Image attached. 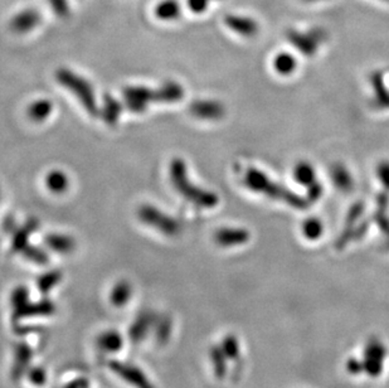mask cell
<instances>
[{"label": "cell", "mask_w": 389, "mask_h": 388, "mask_svg": "<svg viewBox=\"0 0 389 388\" xmlns=\"http://www.w3.org/2000/svg\"><path fill=\"white\" fill-rule=\"evenodd\" d=\"M295 181L304 187H311L316 183L315 168L308 161H299L294 168Z\"/></svg>", "instance_id": "16"}, {"label": "cell", "mask_w": 389, "mask_h": 388, "mask_svg": "<svg viewBox=\"0 0 389 388\" xmlns=\"http://www.w3.org/2000/svg\"><path fill=\"white\" fill-rule=\"evenodd\" d=\"M138 217L141 222H144L147 226L158 229L165 236L174 237L180 232V225L179 222L168 216L167 213L162 212L159 208L151 205H143L138 210Z\"/></svg>", "instance_id": "4"}, {"label": "cell", "mask_w": 389, "mask_h": 388, "mask_svg": "<svg viewBox=\"0 0 389 388\" xmlns=\"http://www.w3.org/2000/svg\"><path fill=\"white\" fill-rule=\"evenodd\" d=\"M22 254L25 258H28L30 261L36 263L37 265L47 264V261H48V256H47V254L44 252L43 249H38V247H34V246H30V245H28L25 249H23Z\"/></svg>", "instance_id": "31"}, {"label": "cell", "mask_w": 389, "mask_h": 388, "mask_svg": "<svg viewBox=\"0 0 389 388\" xmlns=\"http://www.w3.org/2000/svg\"><path fill=\"white\" fill-rule=\"evenodd\" d=\"M209 358L213 365V371L217 378H224L227 374V365H226V354L222 351L220 345H215L209 351Z\"/></svg>", "instance_id": "25"}, {"label": "cell", "mask_w": 389, "mask_h": 388, "mask_svg": "<svg viewBox=\"0 0 389 388\" xmlns=\"http://www.w3.org/2000/svg\"><path fill=\"white\" fill-rule=\"evenodd\" d=\"M32 349L27 345H19L15 351L14 367H13V374L17 377H21L23 372L27 369V367L32 360Z\"/></svg>", "instance_id": "20"}, {"label": "cell", "mask_w": 389, "mask_h": 388, "mask_svg": "<svg viewBox=\"0 0 389 388\" xmlns=\"http://www.w3.org/2000/svg\"><path fill=\"white\" fill-rule=\"evenodd\" d=\"M63 388H90V382L86 378H77L74 381L68 382Z\"/></svg>", "instance_id": "38"}, {"label": "cell", "mask_w": 389, "mask_h": 388, "mask_svg": "<svg viewBox=\"0 0 389 388\" xmlns=\"http://www.w3.org/2000/svg\"><path fill=\"white\" fill-rule=\"evenodd\" d=\"M290 41L305 56H314L315 54L316 50H317V44L315 43L314 39H310V38L305 37V36H300V34L293 33L290 36Z\"/></svg>", "instance_id": "28"}, {"label": "cell", "mask_w": 389, "mask_h": 388, "mask_svg": "<svg viewBox=\"0 0 389 388\" xmlns=\"http://www.w3.org/2000/svg\"><path fill=\"white\" fill-rule=\"evenodd\" d=\"M56 80L61 86L67 88L74 94V97L80 101L83 109L87 111L91 116L98 114V108L96 103L95 92L91 83L81 76L74 74L68 68H59L56 71Z\"/></svg>", "instance_id": "3"}, {"label": "cell", "mask_w": 389, "mask_h": 388, "mask_svg": "<svg viewBox=\"0 0 389 388\" xmlns=\"http://www.w3.org/2000/svg\"><path fill=\"white\" fill-rule=\"evenodd\" d=\"M44 243L54 252L67 255L71 254L76 249V241L74 237L67 234H51L45 236Z\"/></svg>", "instance_id": "12"}, {"label": "cell", "mask_w": 389, "mask_h": 388, "mask_svg": "<svg viewBox=\"0 0 389 388\" xmlns=\"http://www.w3.org/2000/svg\"><path fill=\"white\" fill-rule=\"evenodd\" d=\"M244 184L251 191L257 192L272 199L282 201L286 205H293L295 208L304 210L308 207V202L304 198L296 196L294 192H290L282 185L272 182L264 172L256 168L247 169L244 176Z\"/></svg>", "instance_id": "2"}, {"label": "cell", "mask_w": 389, "mask_h": 388, "mask_svg": "<svg viewBox=\"0 0 389 388\" xmlns=\"http://www.w3.org/2000/svg\"><path fill=\"white\" fill-rule=\"evenodd\" d=\"M324 232V225L322 221L316 217H310L308 220L304 221L302 225V234L311 241L319 240Z\"/></svg>", "instance_id": "27"}, {"label": "cell", "mask_w": 389, "mask_h": 388, "mask_svg": "<svg viewBox=\"0 0 389 388\" xmlns=\"http://www.w3.org/2000/svg\"><path fill=\"white\" fill-rule=\"evenodd\" d=\"M30 300V293L27 290L25 286H18L15 287L10 296V303L13 305V308L18 309L25 305Z\"/></svg>", "instance_id": "32"}, {"label": "cell", "mask_w": 389, "mask_h": 388, "mask_svg": "<svg viewBox=\"0 0 389 388\" xmlns=\"http://www.w3.org/2000/svg\"><path fill=\"white\" fill-rule=\"evenodd\" d=\"M228 24L231 28L242 34V36H253L256 33V24L253 22H250V21H244V19H240V18H231L228 19Z\"/></svg>", "instance_id": "29"}, {"label": "cell", "mask_w": 389, "mask_h": 388, "mask_svg": "<svg viewBox=\"0 0 389 388\" xmlns=\"http://www.w3.org/2000/svg\"><path fill=\"white\" fill-rule=\"evenodd\" d=\"M297 61L290 53H280L273 59V68L281 76H290L295 72Z\"/></svg>", "instance_id": "19"}, {"label": "cell", "mask_w": 389, "mask_h": 388, "mask_svg": "<svg viewBox=\"0 0 389 388\" xmlns=\"http://www.w3.org/2000/svg\"><path fill=\"white\" fill-rule=\"evenodd\" d=\"M170 179L178 193L183 196L187 201L193 205H198L202 208H213L218 205V197L213 192L202 190L197 185L191 183L188 178L185 161L180 158H174L169 167Z\"/></svg>", "instance_id": "1"}, {"label": "cell", "mask_w": 389, "mask_h": 388, "mask_svg": "<svg viewBox=\"0 0 389 388\" xmlns=\"http://www.w3.org/2000/svg\"><path fill=\"white\" fill-rule=\"evenodd\" d=\"M30 381L36 386H43L47 381V374L42 367H34L32 368L28 374Z\"/></svg>", "instance_id": "33"}, {"label": "cell", "mask_w": 389, "mask_h": 388, "mask_svg": "<svg viewBox=\"0 0 389 388\" xmlns=\"http://www.w3.org/2000/svg\"><path fill=\"white\" fill-rule=\"evenodd\" d=\"M189 111L202 120H220L226 115L224 105L215 100H197L189 106Z\"/></svg>", "instance_id": "8"}, {"label": "cell", "mask_w": 389, "mask_h": 388, "mask_svg": "<svg viewBox=\"0 0 389 388\" xmlns=\"http://www.w3.org/2000/svg\"><path fill=\"white\" fill-rule=\"evenodd\" d=\"M346 369H348L350 374H354V376H358V374L364 372L361 360H358L357 358L348 359V362H346Z\"/></svg>", "instance_id": "36"}, {"label": "cell", "mask_w": 389, "mask_h": 388, "mask_svg": "<svg viewBox=\"0 0 389 388\" xmlns=\"http://www.w3.org/2000/svg\"><path fill=\"white\" fill-rule=\"evenodd\" d=\"M372 85L375 88V105L379 109H389V91L383 82L382 76L379 74H373Z\"/></svg>", "instance_id": "24"}, {"label": "cell", "mask_w": 389, "mask_h": 388, "mask_svg": "<svg viewBox=\"0 0 389 388\" xmlns=\"http://www.w3.org/2000/svg\"><path fill=\"white\" fill-rule=\"evenodd\" d=\"M387 357V349L378 339H370L364 348V358L361 360L364 372L370 377H378L382 374L383 363Z\"/></svg>", "instance_id": "6"}, {"label": "cell", "mask_w": 389, "mask_h": 388, "mask_svg": "<svg viewBox=\"0 0 389 388\" xmlns=\"http://www.w3.org/2000/svg\"><path fill=\"white\" fill-rule=\"evenodd\" d=\"M109 368L114 374L134 388H155L154 383L150 381L147 374L132 363L114 359L109 362Z\"/></svg>", "instance_id": "5"}, {"label": "cell", "mask_w": 389, "mask_h": 388, "mask_svg": "<svg viewBox=\"0 0 389 388\" xmlns=\"http://www.w3.org/2000/svg\"><path fill=\"white\" fill-rule=\"evenodd\" d=\"M151 324V316L149 314H141L138 319L132 323V328L129 329V337L132 338V342H141L147 337V330Z\"/></svg>", "instance_id": "22"}, {"label": "cell", "mask_w": 389, "mask_h": 388, "mask_svg": "<svg viewBox=\"0 0 389 388\" xmlns=\"http://www.w3.org/2000/svg\"><path fill=\"white\" fill-rule=\"evenodd\" d=\"M96 345L103 353H118L124 347V338L118 330H103L96 338Z\"/></svg>", "instance_id": "11"}, {"label": "cell", "mask_w": 389, "mask_h": 388, "mask_svg": "<svg viewBox=\"0 0 389 388\" xmlns=\"http://www.w3.org/2000/svg\"><path fill=\"white\" fill-rule=\"evenodd\" d=\"M251 234L244 228L224 227L214 234V241L220 247H237L250 241Z\"/></svg>", "instance_id": "9"}, {"label": "cell", "mask_w": 389, "mask_h": 388, "mask_svg": "<svg viewBox=\"0 0 389 388\" xmlns=\"http://www.w3.org/2000/svg\"><path fill=\"white\" fill-rule=\"evenodd\" d=\"M377 176L384 190L389 191V161H382L377 168Z\"/></svg>", "instance_id": "34"}, {"label": "cell", "mask_w": 389, "mask_h": 388, "mask_svg": "<svg viewBox=\"0 0 389 388\" xmlns=\"http://www.w3.org/2000/svg\"><path fill=\"white\" fill-rule=\"evenodd\" d=\"M56 312V305L52 300L44 299L38 303L28 301L25 305L21 308L14 309V318L24 319V318H34V316H50Z\"/></svg>", "instance_id": "10"}, {"label": "cell", "mask_w": 389, "mask_h": 388, "mask_svg": "<svg viewBox=\"0 0 389 388\" xmlns=\"http://www.w3.org/2000/svg\"><path fill=\"white\" fill-rule=\"evenodd\" d=\"M34 23H36V18H34L33 15H24V17L18 18L13 25H14V30L22 32V30H27L32 28V27L34 25Z\"/></svg>", "instance_id": "35"}, {"label": "cell", "mask_w": 389, "mask_h": 388, "mask_svg": "<svg viewBox=\"0 0 389 388\" xmlns=\"http://www.w3.org/2000/svg\"><path fill=\"white\" fill-rule=\"evenodd\" d=\"M37 221L30 220V222H27V225L24 227L19 228L13 237V249L18 251V252L19 251L22 252L23 249L28 246L30 234L34 229H37Z\"/></svg>", "instance_id": "23"}, {"label": "cell", "mask_w": 389, "mask_h": 388, "mask_svg": "<svg viewBox=\"0 0 389 388\" xmlns=\"http://www.w3.org/2000/svg\"><path fill=\"white\" fill-rule=\"evenodd\" d=\"M45 187L54 194H62L63 192L68 190L70 181L68 176L62 172V170H51L47 176H45Z\"/></svg>", "instance_id": "17"}, {"label": "cell", "mask_w": 389, "mask_h": 388, "mask_svg": "<svg viewBox=\"0 0 389 388\" xmlns=\"http://www.w3.org/2000/svg\"><path fill=\"white\" fill-rule=\"evenodd\" d=\"M103 120L106 121V124L114 126L118 121V117L121 115V103H118L116 99H114L112 96H105L103 99Z\"/></svg>", "instance_id": "18"}, {"label": "cell", "mask_w": 389, "mask_h": 388, "mask_svg": "<svg viewBox=\"0 0 389 388\" xmlns=\"http://www.w3.org/2000/svg\"><path fill=\"white\" fill-rule=\"evenodd\" d=\"M124 100L126 106L132 112H144L147 105L153 101L158 103L156 90L145 88V86H127L124 88Z\"/></svg>", "instance_id": "7"}, {"label": "cell", "mask_w": 389, "mask_h": 388, "mask_svg": "<svg viewBox=\"0 0 389 388\" xmlns=\"http://www.w3.org/2000/svg\"><path fill=\"white\" fill-rule=\"evenodd\" d=\"M61 280H62V272H57V270H52V272H45L42 276L38 278V290L42 294L50 293L52 289H54L56 286L59 285V283Z\"/></svg>", "instance_id": "26"}, {"label": "cell", "mask_w": 389, "mask_h": 388, "mask_svg": "<svg viewBox=\"0 0 389 388\" xmlns=\"http://www.w3.org/2000/svg\"><path fill=\"white\" fill-rule=\"evenodd\" d=\"M134 289L127 280H120L111 289L110 301L115 308H124L132 300Z\"/></svg>", "instance_id": "13"}, {"label": "cell", "mask_w": 389, "mask_h": 388, "mask_svg": "<svg viewBox=\"0 0 389 388\" xmlns=\"http://www.w3.org/2000/svg\"><path fill=\"white\" fill-rule=\"evenodd\" d=\"M53 111V103L47 99H39L30 103L27 108V116L34 123H43L51 116Z\"/></svg>", "instance_id": "15"}, {"label": "cell", "mask_w": 389, "mask_h": 388, "mask_svg": "<svg viewBox=\"0 0 389 388\" xmlns=\"http://www.w3.org/2000/svg\"><path fill=\"white\" fill-rule=\"evenodd\" d=\"M323 185L319 183V182H316V183L313 184L311 187H308V197H310L311 201H317L319 198L323 196Z\"/></svg>", "instance_id": "37"}, {"label": "cell", "mask_w": 389, "mask_h": 388, "mask_svg": "<svg viewBox=\"0 0 389 388\" xmlns=\"http://www.w3.org/2000/svg\"><path fill=\"white\" fill-rule=\"evenodd\" d=\"M330 176L334 181V184L338 187L340 191L348 192L352 190L353 176L344 165L335 164L331 168Z\"/></svg>", "instance_id": "21"}, {"label": "cell", "mask_w": 389, "mask_h": 388, "mask_svg": "<svg viewBox=\"0 0 389 388\" xmlns=\"http://www.w3.org/2000/svg\"><path fill=\"white\" fill-rule=\"evenodd\" d=\"M156 92H158V103H178L184 97L183 86L174 81L165 82L162 88L156 90Z\"/></svg>", "instance_id": "14"}, {"label": "cell", "mask_w": 389, "mask_h": 388, "mask_svg": "<svg viewBox=\"0 0 389 388\" xmlns=\"http://www.w3.org/2000/svg\"><path fill=\"white\" fill-rule=\"evenodd\" d=\"M220 348H222V351L226 354L227 358L237 359L240 357L241 348H240V343H238V339L235 336L231 334V336L223 338Z\"/></svg>", "instance_id": "30"}]
</instances>
